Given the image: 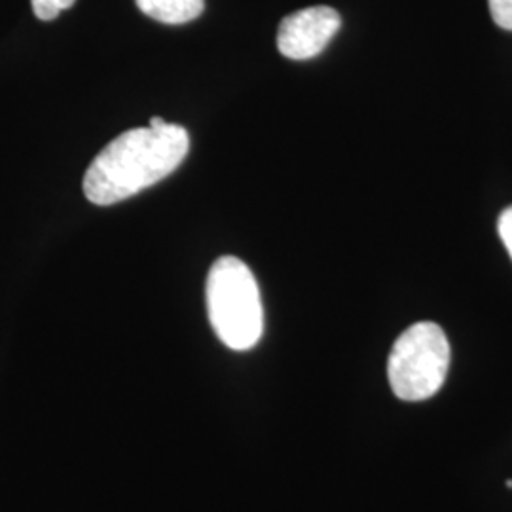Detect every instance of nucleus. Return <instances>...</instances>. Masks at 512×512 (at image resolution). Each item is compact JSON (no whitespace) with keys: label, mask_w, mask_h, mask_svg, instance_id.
I'll list each match as a JSON object with an SVG mask.
<instances>
[{"label":"nucleus","mask_w":512,"mask_h":512,"mask_svg":"<svg viewBox=\"0 0 512 512\" xmlns=\"http://www.w3.org/2000/svg\"><path fill=\"white\" fill-rule=\"evenodd\" d=\"M507 488H512V480H507Z\"/></svg>","instance_id":"10"},{"label":"nucleus","mask_w":512,"mask_h":512,"mask_svg":"<svg viewBox=\"0 0 512 512\" xmlns=\"http://www.w3.org/2000/svg\"><path fill=\"white\" fill-rule=\"evenodd\" d=\"M165 124H167V122H165L164 118H160V116H154V118H150V122H148V126H150V128H164Z\"/></svg>","instance_id":"9"},{"label":"nucleus","mask_w":512,"mask_h":512,"mask_svg":"<svg viewBox=\"0 0 512 512\" xmlns=\"http://www.w3.org/2000/svg\"><path fill=\"white\" fill-rule=\"evenodd\" d=\"M450 368V344L437 323H416L397 338L387 361L393 393L418 403L439 393Z\"/></svg>","instance_id":"3"},{"label":"nucleus","mask_w":512,"mask_h":512,"mask_svg":"<svg viewBox=\"0 0 512 512\" xmlns=\"http://www.w3.org/2000/svg\"><path fill=\"white\" fill-rule=\"evenodd\" d=\"M340 27L342 18L334 8L310 6L281 21L277 31V48L289 59H311L329 46Z\"/></svg>","instance_id":"4"},{"label":"nucleus","mask_w":512,"mask_h":512,"mask_svg":"<svg viewBox=\"0 0 512 512\" xmlns=\"http://www.w3.org/2000/svg\"><path fill=\"white\" fill-rule=\"evenodd\" d=\"M76 0H31L33 12L42 21H52L63 10H69Z\"/></svg>","instance_id":"6"},{"label":"nucleus","mask_w":512,"mask_h":512,"mask_svg":"<svg viewBox=\"0 0 512 512\" xmlns=\"http://www.w3.org/2000/svg\"><path fill=\"white\" fill-rule=\"evenodd\" d=\"M209 321L220 342L236 351L255 348L264 330V310L255 275L236 256H222L207 277Z\"/></svg>","instance_id":"2"},{"label":"nucleus","mask_w":512,"mask_h":512,"mask_svg":"<svg viewBox=\"0 0 512 512\" xmlns=\"http://www.w3.org/2000/svg\"><path fill=\"white\" fill-rule=\"evenodd\" d=\"M190 148L186 129H129L103 148L84 177L86 198L95 205L128 200L152 184L164 181L183 164Z\"/></svg>","instance_id":"1"},{"label":"nucleus","mask_w":512,"mask_h":512,"mask_svg":"<svg viewBox=\"0 0 512 512\" xmlns=\"http://www.w3.org/2000/svg\"><path fill=\"white\" fill-rule=\"evenodd\" d=\"M497 230H499V238L503 241V245L507 247V253L512 258V205L501 213L499 222H497Z\"/></svg>","instance_id":"8"},{"label":"nucleus","mask_w":512,"mask_h":512,"mask_svg":"<svg viewBox=\"0 0 512 512\" xmlns=\"http://www.w3.org/2000/svg\"><path fill=\"white\" fill-rule=\"evenodd\" d=\"M488 4L495 25L505 31H512V0H488Z\"/></svg>","instance_id":"7"},{"label":"nucleus","mask_w":512,"mask_h":512,"mask_svg":"<svg viewBox=\"0 0 512 512\" xmlns=\"http://www.w3.org/2000/svg\"><path fill=\"white\" fill-rule=\"evenodd\" d=\"M148 18L167 25H181L202 16L205 0H135Z\"/></svg>","instance_id":"5"}]
</instances>
